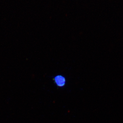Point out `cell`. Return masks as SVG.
<instances>
[{
  "mask_svg": "<svg viewBox=\"0 0 123 123\" xmlns=\"http://www.w3.org/2000/svg\"><path fill=\"white\" fill-rule=\"evenodd\" d=\"M53 80L57 87L59 88H63L66 83V78L62 75H56L53 78Z\"/></svg>",
  "mask_w": 123,
  "mask_h": 123,
  "instance_id": "obj_1",
  "label": "cell"
}]
</instances>
